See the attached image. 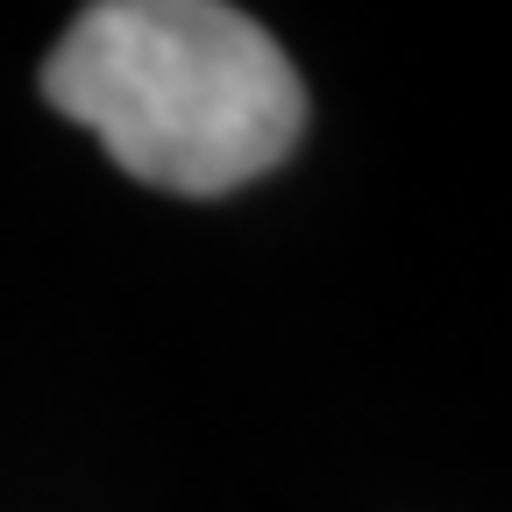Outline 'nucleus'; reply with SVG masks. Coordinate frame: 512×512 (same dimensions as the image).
Masks as SVG:
<instances>
[{
    "label": "nucleus",
    "instance_id": "f257e3e1",
    "mask_svg": "<svg viewBox=\"0 0 512 512\" xmlns=\"http://www.w3.org/2000/svg\"><path fill=\"white\" fill-rule=\"evenodd\" d=\"M43 100L185 200L256 185L306 128L299 64L228 0H93L43 57Z\"/></svg>",
    "mask_w": 512,
    "mask_h": 512
}]
</instances>
